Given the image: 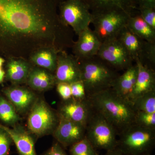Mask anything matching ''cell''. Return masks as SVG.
I'll return each mask as SVG.
<instances>
[{
	"mask_svg": "<svg viewBox=\"0 0 155 155\" xmlns=\"http://www.w3.org/2000/svg\"><path fill=\"white\" fill-rule=\"evenodd\" d=\"M61 1L0 0V52L7 59L28 61L41 48H72L73 30L58 14Z\"/></svg>",
	"mask_w": 155,
	"mask_h": 155,
	"instance_id": "cell-1",
	"label": "cell"
},
{
	"mask_svg": "<svg viewBox=\"0 0 155 155\" xmlns=\"http://www.w3.org/2000/svg\"><path fill=\"white\" fill-rule=\"evenodd\" d=\"M92 107L113 125L118 135L134 124L136 111L132 103L111 88L87 97Z\"/></svg>",
	"mask_w": 155,
	"mask_h": 155,
	"instance_id": "cell-2",
	"label": "cell"
},
{
	"mask_svg": "<svg viewBox=\"0 0 155 155\" xmlns=\"http://www.w3.org/2000/svg\"><path fill=\"white\" fill-rule=\"evenodd\" d=\"M78 62L81 80L85 87L87 97L112 88L120 75L118 71L97 56Z\"/></svg>",
	"mask_w": 155,
	"mask_h": 155,
	"instance_id": "cell-3",
	"label": "cell"
},
{
	"mask_svg": "<svg viewBox=\"0 0 155 155\" xmlns=\"http://www.w3.org/2000/svg\"><path fill=\"white\" fill-rule=\"evenodd\" d=\"M117 148L127 155L150 153L155 143V129L130 125L119 134Z\"/></svg>",
	"mask_w": 155,
	"mask_h": 155,
	"instance_id": "cell-4",
	"label": "cell"
},
{
	"mask_svg": "<svg viewBox=\"0 0 155 155\" xmlns=\"http://www.w3.org/2000/svg\"><path fill=\"white\" fill-rule=\"evenodd\" d=\"M118 135L113 125L93 110L87 124L85 137L94 148L107 152L115 149L118 144Z\"/></svg>",
	"mask_w": 155,
	"mask_h": 155,
	"instance_id": "cell-5",
	"label": "cell"
},
{
	"mask_svg": "<svg viewBox=\"0 0 155 155\" xmlns=\"http://www.w3.org/2000/svg\"><path fill=\"white\" fill-rule=\"evenodd\" d=\"M58 14L61 22L77 35L89 27L93 18L84 0H62L58 7Z\"/></svg>",
	"mask_w": 155,
	"mask_h": 155,
	"instance_id": "cell-6",
	"label": "cell"
},
{
	"mask_svg": "<svg viewBox=\"0 0 155 155\" xmlns=\"http://www.w3.org/2000/svg\"><path fill=\"white\" fill-rule=\"evenodd\" d=\"M131 15L121 9H112L93 15L94 31L102 43L116 38L127 26Z\"/></svg>",
	"mask_w": 155,
	"mask_h": 155,
	"instance_id": "cell-7",
	"label": "cell"
},
{
	"mask_svg": "<svg viewBox=\"0 0 155 155\" xmlns=\"http://www.w3.org/2000/svg\"><path fill=\"white\" fill-rule=\"evenodd\" d=\"M116 38L127 50L134 62H139L155 70V43L140 38L127 26L120 31Z\"/></svg>",
	"mask_w": 155,
	"mask_h": 155,
	"instance_id": "cell-8",
	"label": "cell"
},
{
	"mask_svg": "<svg viewBox=\"0 0 155 155\" xmlns=\"http://www.w3.org/2000/svg\"><path fill=\"white\" fill-rule=\"evenodd\" d=\"M59 119L45 101L37 100L31 108L27 125L31 133L39 136L54 130Z\"/></svg>",
	"mask_w": 155,
	"mask_h": 155,
	"instance_id": "cell-9",
	"label": "cell"
},
{
	"mask_svg": "<svg viewBox=\"0 0 155 155\" xmlns=\"http://www.w3.org/2000/svg\"><path fill=\"white\" fill-rule=\"evenodd\" d=\"M97 56L117 71H125L134 62L117 38L103 42Z\"/></svg>",
	"mask_w": 155,
	"mask_h": 155,
	"instance_id": "cell-10",
	"label": "cell"
},
{
	"mask_svg": "<svg viewBox=\"0 0 155 155\" xmlns=\"http://www.w3.org/2000/svg\"><path fill=\"white\" fill-rule=\"evenodd\" d=\"M54 75L56 84L66 83L70 84L81 80L79 62L74 56L67 54L66 51H61L58 54Z\"/></svg>",
	"mask_w": 155,
	"mask_h": 155,
	"instance_id": "cell-11",
	"label": "cell"
},
{
	"mask_svg": "<svg viewBox=\"0 0 155 155\" xmlns=\"http://www.w3.org/2000/svg\"><path fill=\"white\" fill-rule=\"evenodd\" d=\"M53 134L61 145L71 146L85 137L86 127L60 116Z\"/></svg>",
	"mask_w": 155,
	"mask_h": 155,
	"instance_id": "cell-12",
	"label": "cell"
},
{
	"mask_svg": "<svg viewBox=\"0 0 155 155\" xmlns=\"http://www.w3.org/2000/svg\"><path fill=\"white\" fill-rule=\"evenodd\" d=\"M93 111L88 99L79 100L72 98L61 106L60 116L86 127Z\"/></svg>",
	"mask_w": 155,
	"mask_h": 155,
	"instance_id": "cell-13",
	"label": "cell"
},
{
	"mask_svg": "<svg viewBox=\"0 0 155 155\" xmlns=\"http://www.w3.org/2000/svg\"><path fill=\"white\" fill-rule=\"evenodd\" d=\"M72 47L73 56L80 61L97 56L102 44V42L94 31L89 27L78 35Z\"/></svg>",
	"mask_w": 155,
	"mask_h": 155,
	"instance_id": "cell-14",
	"label": "cell"
},
{
	"mask_svg": "<svg viewBox=\"0 0 155 155\" xmlns=\"http://www.w3.org/2000/svg\"><path fill=\"white\" fill-rule=\"evenodd\" d=\"M4 94L17 112L20 113L31 109L36 101L35 95L31 90L17 85L6 88Z\"/></svg>",
	"mask_w": 155,
	"mask_h": 155,
	"instance_id": "cell-15",
	"label": "cell"
},
{
	"mask_svg": "<svg viewBox=\"0 0 155 155\" xmlns=\"http://www.w3.org/2000/svg\"><path fill=\"white\" fill-rule=\"evenodd\" d=\"M93 15L112 9H121L132 15L137 10L135 0H84Z\"/></svg>",
	"mask_w": 155,
	"mask_h": 155,
	"instance_id": "cell-16",
	"label": "cell"
},
{
	"mask_svg": "<svg viewBox=\"0 0 155 155\" xmlns=\"http://www.w3.org/2000/svg\"><path fill=\"white\" fill-rule=\"evenodd\" d=\"M138 67V74L133 91L128 100L132 102L136 98L148 92L155 90V70L135 62Z\"/></svg>",
	"mask_w": 155,
	"mask_h": 155,
	"instance_id": "cell-17",
	"label": "cell"
},
{
	"mask_svg": "<svg viewBox=\"0 0 155 155\" xmlns=\"http://www.w3.org/2000/svg\"><path fill=\"white\" fill-rule=\"evenodd\" d=\"M7 62L6 77L15 85L26 83L33 65L22 58H9Z\"/></svg>",
	"mask_w": 155,
	"mask_h": 155,
	"instance_id": "cell-18",
	"label": "cell"
},
{
	"mask_svg": "<svg viewBox=\"0 0 155 155\" xmlns=\"http://www.w3.org/2000/svg\"><path fill=\"white\" fill-rule=\"evenodd\" d=\"M1 126L8 133L19 155H37L33 138L24 128L19 126L12 128Z\"/></svg>",
	"mask_w": 155,
	"mask_h": 155,
	"instance_id": "cell-19",
	"label": "cell"
},
{
	"mask_svg": "<svg viewBox=\"0 0 155 155\" xmlns=\"http://www.w3.org/2000/svg\"><path fill=\"white\" fill-rule=\"evenodd\" d=\"M137 74L138 67L135 63L125 70L122 75H119L111 89L119 96L128 100L134 88Z\"/></svg>",
	"mask_w": 155,
	"mask_h": 155,
	"instance_id": "cell-20",
	"label": "cell"
},
{
	"mask_svg": "<svg viewBox=\"0 0 155 155\" xmlns=\"http://www.w3.org/2000/svg\"><path fill=\"white\" fill-rule=\"evenodd\" d=\"M26 83L31 88L39 91L49 90L56 84L54 73L34 66L31 70Z\"/></svg>",
	"mask_w": 155,
	"mask_h": 155,
	"instance_id": "cell-21",
	"label": "cell"
},
{
	"mask_svg": "<svg viewBox=\"0 0 155 155\" xmlns=\"http://www.w3.org/2000/svg\"><path fill=\"white\" fill-rule=\"evenodd\" d=\"M60 52L52 47L41 48L34 52L28 61L33 66L47 69L54 73Z\"/></svg>",
	"mask_w": 155,
	"mask_h": 155,
	"instance_id": "cell-22",
	"label": "cell"
},
{
	"mask_svg": "<svg viewBox=\"0 0 155 155\" xmlns=\"http://www.w3.org/2000/svg\"><path fill=\"white\" fill-rule=\"evenodd\" d=\"M127 28L140 38L155 43V29L143 19L140 14H133L128 19Z\"/></svg>",
	"mask_w": 155,
	"mask_h": 155,
	"instance_id": "cell-23",
	"label": "cell"
},
{
	"mask_svg": "<svg viewBox=\"0 0 155 155\" xmlns=\"http://www.w3.org/2000/svg\"><path fill=\"white\" fill-rule=\"evenodd\" d=\"M131 103L136 111L155 113V90L141 95Z\"/></svg>",
	"mask_w": 155,
	"mask_h": 155,
	"instance_id": "cell-24",
	"label": "cell"
},
{
	"mask_svg": "<svg viewBox=\"0 0 155 155\" xmlns=\"http://www.w3.org/2000/svg\"><path fill=\"white\" fill-rule=\"evenodd\" d=\"M0 119L5 123L11 125H15L19 120L14 106L2 97H0Z\"/></svg>",
	"mask_w": 155,
	"mask_h": 155,
	"instance_id": "cell-25",
	"label": "cell"
},
{
	"mask_svg": "<svg viewBox=\"0 0 155 155\" xmlns=\"http://www.w3.org/2000/svg\"><path fill=\"white\" fill-rule=\"evenodd\" d=\"M71 155H99L86 137L70 146Z\"/></svg>",
	"mask_w": 155,
	"mask_h": 155,
	"instance_id": "cell-26",
	"label": "cell"
},
{
	"mask_svg": "<svg viewBox=\"0 0 155 155\" xmlns=\"http://www.w3.org/2000/svg\"><path fill=\"white\" fill-rule=\"evenodd\" d=\"M134 124L146 128L155 129V113L136 111Z\"/></svg>",
	"mask_w": 155,
	"mask_h": 155,
	"instance_id": "cell-27",
	"label": "cell"
},
{
	"mask_svg": "<svg viewBox=\"0 0 155 155\" xmlns=\"http://www.w3.org/2000/svg\"><path fill=\"white\" fill-rule=\"evenodd\" d=\"M13 141L8 133L0 127V155H8Z\"/></svg>",
	"mask_w": 155,
	"mask_h": 155,
	"instance_id": "cell-28",
	"label": "cell"
},
{
	"mask_svg": "<svg viewBox=\"0 0 155 155\" xmlns=\"http://www.w3.org/2000/svg\"><path fill=\"white\" fill-rule=\"evenodd\" d=\"M72 98L75 99L84 100L87 98L85 87L82 81H76L70 84Z\"/></svg>",
	"mask_w": 155,
	"mask_h": 155,
	"instance_id": "cell-29",
	"label": "cell"
},
{
	"mask_svg": "<svg viewBox=\"0 0 155 155\" xmlns=\"http://www.w3.org/2000/svg\"><path fill=\"white\" fill-rule=\"evenodd\" d=\"M139 14L143 19L155 29V9L153 8H139Z\"/></svg>",
	"mask_w": 155,
	"mask_h": 155,
	"instance_id": "cell-30",
	"label": "cell"
},
{
	"mask_svg": "<svg viewBox=\"0 0 155 155\" xmlns=\"http://www.w3.org/2000/svg\"><path fill=\"white\" fill-rule=\"evenodd\" d=\"M56 84L58 93L64 101H68L72 98L70 84L66 83H58Z\"/></svg>",
	"mask_w": 155,
	"mask_h": 155,
	"instance_id": "cell-31",
	"label": "cell"
},
{
	"mask_svg": "<svg viewBox=\"0 0 155 155\" xmlns=\"http://www.w3.org/2000/svg\"><path fill=\"white\" fill-rule=\"evenodd\" d=\"M43 155H68L58 142L54 143Z\"/></svg>",
	"mask_w": 155,
	"mask_h": 155,
	"instance_id": "cell-32",
	"label": "cell"
},
{
	"mask_svg": "<svg viewBox=\"0 0 155 155\" xmlns=\"http://www.w3.org/2000/svg\"><path fill=\"white\" fill-rule=\"evenodd\" d=\"M137 9L139 8H153L155 9V0H135Z\"/></svg>",
	"mask_w": 155,
	"mask_h": 155,
	"instance_id": "cell-33",
	"label": "cell"
},
{
	"mask_svg": "<svg viewBox=\"0 0 155 155\" xmlns=\"http://www.w3.org/2000/svg\"><path fill=\"white\" fill-rule=\"evenodd\" d=\"M105 155H127L119 149L116 148L115 149L107 152Z\"/></svg>",
	"mask_w": 155,
	"mask_h": 155,
	"instance_id": "cell-34",
	"label": "cell"
},
{
	"mask_svg": "<svg viewBox=\"0 0 155 155\" xmlns=\"http://www.w3.org/2000/svg\"><path fill=\"white\" fill-rule=\"evenodd\" d=\"M5 72L2 68H0V82H2L5 78Z\"/></svg>",
	"mask_w": 155,
	"mask_h": 155,
	"instance_id": "cell-35",
	"label": "cell"
},
{
	"mask_svg": "<svg viewBox=\"0 0 155 155\" xmlns=\"http://www.w3.org/2000/svg\"><path fill=\"white\" fill-rule=\"evenodd\" d=\"M5 62V60L2 57H0V68H2V66L4 64V63Z\"/></svg>",
	"mask_w": 155,
	"mask_h": 155,
	"instance_id": "cell-36",
	"label": "cell"
},
{
	"mask_svg": "<svg viewBox=\"0 0 155 155\" xmlns=\"http://www.w3.org/2000/svg\"><path fill=\"white\" fill-rule=\"evenodd\" d=\"M143 155H151L150 154V153H147L146 154Z\"/></svg>",
	"mask_w": 155,
	"mask_h": 155,
	"instance_id": "cell-37",
	"label": "cell"
}]
</instances>
